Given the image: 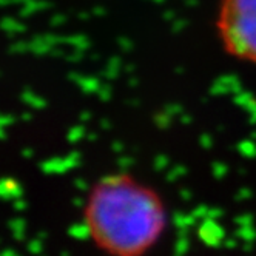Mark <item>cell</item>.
<instances>
[{
	"label": "cell",
	"mask_w": 256,
	"mask_h": 256,
	"mask_svg": "<svg viewBox=\"0 0 256 256\" xmlns=\"http://www.w3.org/2000/svg\"><path fill=\"white\" fill-rule=\"evenodd\" d=\"M84 227L97 250L110 256H144L167 233L165 199L130 171L107 173L91 185L84 205Z\"/></svg>",
	"instance_id": "1"
},
{
	"label": "cell",
	"mask_w": 256,
	"mask_h": 256,
	"mask_svg": "<svg viewBox=\"0 0 256 256\" xmlns=\"http://www.w3.org/2000/svg\"><path fill=\"white\" fill-rule=\"evenodd\" d=\"M213 30L225 56L256 67V0H218Z\"/></svg>",
	"instance_id": "2"
}]
</instances>
